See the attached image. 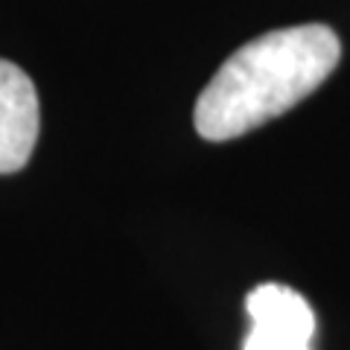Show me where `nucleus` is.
I'll return each mask as SVG.
<instances>
[{
  "mask_svg": "<svg viewBox=\"0 0 350 350\" xmlns=\"http://www.w3.org/2000/svg\"><path fill=\"white\" fill-rule=\"evenodd\" d=\"M243 350H310V342H298V338L275 336V333L251 327L245 342H243Z\"/></svg>",
  "mask_w": 350,
  "mask_h": 350,
  "instance_id": "nucleus-4",
  "label": "nucleus"
},
{
  "mask_svg": "<svg viewBox=\"0 0 350 350\" xmlns=\"http://www.w3.org/2000/svg\"><path fill=\"white\" fill-rule=\"evenodd\" d=\"M245 310L251 315V324L257 330L310 342L315 330V315L310 310L304 295L283 286V283H262L254 292H248Z\"/></svg>",
  "mask_w": 350,
  "mask_h": 350,
  "instance_id": "nucleus-3",
  "label": "nucleus"
},
{
  "mask_svg": "<svg viewBox=\"0 0 350 350\" xmlns=\"http://www.w3.org/2000/svg\"><path fill=\"white\" fill-rule=\"evenodd\" d=\"M342 56L338 36L324 24L266 32L243 44L196 103V131L204 140H234L306 100Z\"/></svg>",
  "mask_w": 350,
  "mask_h": 350,
  "instance_id": "nucleus-1",
  "label": "nucleus"
},
{
  "mask_svg": "<svg viewBox=\"0 0 350 350\" xmlns=\"http://www.w3.org/2000/svg\"><path fill=\"white\" fill-rule=\"evenodd\" d=\"M38 94L18 64L0 59V175L18 172L38 140Z\"/></svg>",
  "mask_w": 350,
  "mask_h": 350,
  "instance_id": "nucleus-2",
  "label": "nucleus"
}]
</instances>
